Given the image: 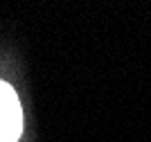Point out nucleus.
I'll list each match as a JSON object with an SVG mask.
<instances>
[{"label":"nucleus","instance_id":"nucleus-1","mask_svg":"<svg viewBox=\"0 0 151 142\" xmlns=\"http://www.w3.org/2000/svg\"><path fill=\"white\" fill-rule=\"evenodd\" d=\"M23 106L9 81L0 79V142H18L23 136Z\"/></svg>","mask_w":151,"mask_h":142}]
</instances>
